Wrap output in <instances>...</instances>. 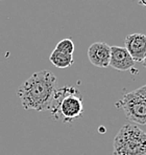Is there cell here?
Here are the masks:
<instances>
[{
	"label": "cell",
	"instance_id": "obj_1",
	"mask_svg": "<svg viewBox=\"0 0 146 155\" xmlns=\"http://www.w3.org/2000/svg\"><path fill=\"white\" fill-rule=\"evenodd\" d=\"M58 80L52 72L41 70L33 74L18 89V97L25 110L42 111L48 109Z\"/></svg>",
	"mask_w": 146,
	"mask_h": 155
},
{
	"label": "cell",
	"instance_id": "obj_2",
	"mask_svg": "<svg viewBox=\"0 0 146 155\" xmlns=\"http://www.w3.org/2000/svg\"><path fill=\"white\" fill-rule=\"evenodd\" d=\"M48 110L58 122L71 123L84 112V104L81 91L73 86H64L56 89Z\"/></svg>",
	"mask_w": 146,
	"mask_h": 155
},
{
	"label": "cell",
	"instance_id": "obj_3",
	"mask_svg": "<svg viewBox=\"0 0 146 155\" xmlns=\"http://www.w3.org/2000/svg\"><path fill=\"white\" fill-rule=\"evenodd\" d=\"M146 132L137 125H123L113 143V155H145Z\"/></svg>",
	"mask_w": 146,
	"mask_h": 155
},
{
	"label": "cell",
	"instance_id": "obj_4",
	"mask_svg": "<svg viewBox=\"0 0 146 155\" xmlns=\"http://www.w3.org/2000/svg\"><path fill=\"white\" fill-rule=\"evenodd\" d=\"M117 106L121 108L129 120L136 125L146 126V101L136 90L126 93Z\"/></svg>",
	"mask_w": 146,
	"mask_h": 155
},
{
	"label": "cell",
	"instance_id": "obj_5",
	"mask_svg": "<svg viewBox=\"0 0 146 155\" xmlns=\"http://www.w3.org/2000/svg\"><path fill=\"white\" fill-rule=\"evenodd\" d=\"M91 64L99 68H106L110 66L111 46L106 42H95L90 45L87 51Z\"/></svg>",
	"mask_w": 146,
	"mask_h": 155
},
{
	"label": "cell",
	"instance_id": "obj_6",
	"mask_svg": "<svg viewBox=\"0 0 146 155\" xmlns=\"http://www.w3.org/2000/svg\"><path fill=\"white\" fill-rule=\"evenodd\" d=\"M124 45L135 62L142 63L146 56V35L139 33L127 35Z\"/></svg>",
	"mask_w": 146,
	"mask_h": 155
},
{
	"label": "cell",
	"instance_id": "obj_7",
	"mask_svg": "<svg viewBox=\"0 0 146 155\" xmlns=\"http://www.w3.org/2000/svg\"><path fill=\"white\" fill-rule=\"evenodd\" d=\"M135 61L126 51L125 47L111 46V58H110V66L119 71H127L134 68Z\"/></svg>",
	"mask_w": 146,
	"mask_h": 155
},
{
	"label": "cell",
	"instance_id": "obj_8",
	"mask_svg": "<svg viewBox=\"0 0 146 155\" xmlns=\"http://www.w3.org/2000/svg\"><path fill=\"white\" fill-rule=\"evenodd\" d=\"M49 60L52 65H54L58 68H62V69L70 67V66L73 65V62H74L72 54H65V52L59 51L56 49H54L51 52V54L49 57Z\"/></svg>",
	"mask_w": 146,
	"mask_h": 155
},
{
	"label": "cell",
	"instance_id": "obj_9",
	"mask_svg": "<svg viewBox=\"0 0 146 155\" xmlns=\"http://www.w3.org/2000/svg\"><path fill=\"white\" fill-rule=\"evenodd\" d=\"M74 43H73V41L71 39H63V40H61L60 42L56 44V51H62V52H65V54H73V52H74Z\"/></svg>",
	"mask_w": 146,
	"mask_h": 155
},
{
	"label": "cell",
	"instance_id": "obj_10",
	"mask_svg": "<svg viewBox=\"0 0 146 155\" xmlns=\"http://www.w3.org/2000/svg\"><path fill=\"white\" fill-rule=\"evenodd\" d=\"M136 91L140 95H142V97L145 99V101H146V84H145V85H143V86H141V87H139L138 89H136Z\"/></svg>",
	"mask_w": 146,
	"mask_h": 155
},
{
	"label": "cell",
	"instance_id": "obj_11",
	"mask_svg": "<svg viewBox=\"0 0 146 155\" xmlns=\"http://www.w3.org/2000/svg\"><path fill=\"white\" fill-rule=\"evenodd\" d=\"M139 3H140L141 5L146 6V0H139Z\"/></svg>",
	"mask_w": 146,
	"mask_h": 155
},
{
	"label": "cell",
	"instance_id": "obj_12",
	"mask_svg": "<svg viewBox=\"0 0 146 155\" xmlns=\"http://www.w3.org/2000/svg\"><path fill=\"white\" fill-rule=\"evenodd\" d=\"M142 65L144 66V67H146V56H145V58H144V60L142 61Z\"/></svg>",
	"mask_w": 146,
	"mask_h": 155
},
{
	"label": "cell",
	"instance_id": "obj_13",
	"mask_svg": "<svg viewBox=\"0 0 146 155\" xmlns=\"http://www.w3.org/2000/svg\"><path fill=\"white\" fill-rule=\"evenodd\" d=\"M145 155H146V154H145Z\"/></svg>",
	"mask_w": 146,
	"mask_h": 155
}]
</instances>
